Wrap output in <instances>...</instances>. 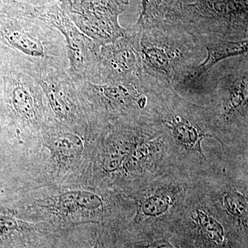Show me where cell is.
Returning a JSON list of instances; mask_svg holds the SVG:
<instances>
[{"mask_svg":"<svg viewBox=\"0 0 248 248\" xmlns=\"http://www.w3.org/2000/svg\"><path fill=\"white\" fill-rule=\"evenodd\" d=\"M55 122L33 68L7 48L0 90V125L18 138L40 141L42 130Z\"/></svg>","mask_w":248,"mask_h":248,"instance_id":"1","label":"cell"},{"mask_svg":"<svg viewBox=\"0 0 248 248\" xmlns=\"http://www.w3.org/2000/svg\"><path fill=\"white\" fill-rule=\"evenodd\" d=\"M144 74L175 90L205 58V48L180 23L128 29Z\"/></svg>","mask_w":248,"mask_h":248,"instance_id":"2","label":"cell"},{"mask_svg":"<svg viewBox=\"0 0 248 248\" xmlns=\"http://www.w3.org/2000/svg\"><path fill=\"white\" fill-rule=\"evenodd\" d=\"M0 43L24 59L35 73L68 69L62 34L32 14L26 0L0 1Z\"/></svg>","mask_w":248,"mask_h":248,"instance_id":"3","label":"cell"},{"mask_svg":"<svg viewBox=\"0 0 248 248\" xmlns=\"http://www.w3.org/2000/svg\"><path fill=\"white\" fill-rule=\"evenodd\" d=\"M74 82L90 120L104 125L154 118L164 91L170 87L146 74L133 81Z\"/></svg>","mask_w":248,"mask_h":248,"instance_id":"4","label":"cell"},{"mask_svg":"<svg viewBox=\"0 0 248 248\" xmlns=\"http://www.w3.org/2000/svg\"><path fill=\"white\" fill-rule=\"evenodd\" d=\"M210 71L205 108L215 137L217 130L231 131L241 125L247 129L248 54L223 60Z\"/></svg>","mask_w":248,"mask_h":248,"instance_id":"5","label":"cell"},{"mask_svg":"<svg viewBox=\"0 0 248 248\" xmlns=\"http://www.w3.org/2000/svg\"><path fill=\"white\" fill-rule=\"evenodd\" d=\"M180 24L201 43L248 40V0H197L187 5Z\"/></svg>","mask_w":248,"mask_h":248,"instance_id":"6","label":"cell"},{"mask_svg":"<svg viewBox=\"0 0 248 248\" xmlns=\"http://www.w3.org/2000/svg\"><path fill=\"white\" fill-rule=\"evenodd\" d=\"M29 2L35 16L62 34L66 45L68 73L73 81L97 79L101 46L77 27L57 0H29Z\"/></svg>","mask_w":248,"mask_h":248,"instance_id":"7","label":"cell"},{"mask_svg":"<svg viewBox=\"0 0 248 248\" xmlns=\"http://www.w3.org/2000/svg\"><path fill=\"white\" fill-rule=\"evenodd\" d=\"M67 16L81 32L102 46L125 35L117 17L124 0H60Z\"/></svg>","mask_w":248,"mask_h":248,"instance_id":"8","label":"cell"},{"mask_svg":"<svg viewBox=\"0 0 248 248\" xmlns=\"http://www.w3.org/2000/svg\"><path fill=\"white\" fill-rule=\"evenodd\" d=\"M35 75L55 122L79 131L91 128L92 122L68 69H49Z\"/></svg>","mask_w":248,"mask_h":248,"instance_id":"9","label":"cell"},{"mask_svg":"<svg viewBox=\"0 0 248 248\" xmlns=\"http://www.w3.org/2000/svg\"><path fill=\"white\" fill-rule=\"evenodd\" d=\"M104 206L102 197L89 191L64 192L40 205L52 215L50 226L58 233L78 225L99 223Z\"/></svg>","mask_w":248,"mask_h":248,"instance_id":"10","label":"cell"},{"mask_svg":"<svg viewBox=\"0 0 248 248\" xmlns=\"http://www.w3.org/2000/svg\"><path fill=\"white\" fill-rule=\"evenodd\" d=\"M143 75L136 40L125 29V35L100 47L99 77L93 81H133Z\"/></svg>","mask_w":248,"mask_h":248,"instance_id":"11","label":"cell"},{"mask_svg":"<svg viewBox=\"0 0 248 248\" xmlns=\"http://www.w3.org/2000/svg\"><path fill=\"white\" fill-rule=\"evenodd\" d=\"M58 248H120L115 229L100 223L72 227L59 234Z\"/></svg>","mask_w":248,"mask_h":248,"instance_id":"12","label":"cell"},{"mask_svg":"<svg viewBox=\"0 0 248 248\" xmlns=\"http://www.w3.org/2000/svg\"><path fill=\"white\" fill-rule=\"evenodd\" d=\"M204 48L207 50L206 58H204L195 69L188 75L184 81L176 88L190 86L200 82L202 78L212 68L223 60L248 54V40L243 41H228L215 40L208 41L203 44Z\"/></svg>","mask_w":248,"mask_h":248,"instance_id":"13","label":"cell"},{"mask_svg":"<svg viewBox=\"0 0 248 248\" xmlns=\"http://www.w3.org/2000/svg\"><path fill=\"white\" fill-rule=\"evenodd\" d=\"M115 232L120 248H183L174 231Z\"/></svg>","mask_w":248,"mask_h":248,"instance_id":"14","label":"cell"},{"mask_svg":"<svg viewBox=\"0 0 248 248\" xmlns=\"http://www.w3.org/2000/svg\"><path fill=\"white\" fill-rule=\"evenodd\" d=\"M223 208L231 220V226L236 234L248 243V200L235 189L226 191L222 198Z\"/></svg>","mask_w":248,"mask_h":248,"instance_id":"15","label":"cell"},{"mask_svg":"<svg viewBox=\"0 0 248 248\" xmlns=\"http://www.w3.org/2000/svg\"><path fill=\"white\" fill-rule=\"evenodd\" d=\"M6 53H7V48L0 43V90H1V86L3 63H4L5 58H6Z\"/></svg>","mask_w":248,"mask_h":248,"instance_id":"16","label":"cell"},{"mask_svg":"<svg viewBox=\"0 0 248 248\" xmlns=\"http://www.w3.org/2000/svg\"><path fill=\"white\" fill-rule=\"evenodd\" d=\"M59 237V236H58ZM58 237L51 242L48 243V244L45 245V246H41L37 248H58Z\"/></svg>","mask_w":248,"mask_h":248,"instance_id":"17","label":"cell"},{"mask_svg":"<svg viewBox=\"0 0 248 248\" xmlns=\"http://www.w3.org/2000/svg\"><path fill=\"white\" fill-rule=\"evenodd\" d=\"M1 1V0H0V1Z\"/></svg>","mask_w":248,"mask_h":248,"instance_id":"18","label":"cell"}]
</instances>
